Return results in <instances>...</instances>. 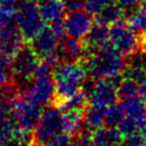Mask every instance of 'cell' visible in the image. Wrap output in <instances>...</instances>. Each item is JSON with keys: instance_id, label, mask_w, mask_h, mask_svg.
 <instances>
[{"instance_id": "5bb4252c", "label": "cell", "mask_w": 146, "mask_h": 146, "mask_svg": "<svg viewBox=\"0 0 146 146\" xmlns=\"http://www.w3.org/2000/svg\"><path fill=\"white\" fill-rule=\"evenodd\" d=\"M110 39H111V33H110V29L107 25L97 23L95 26H92L84 39V43L88 50V56L92 51L97 50L98 48H100L102 46L111 41Z\"/></svg>"}, {"instance_id": "e0dca14e", "label": "cell", "mask_w": 146, "mask_h": 146, "mask_svg": "<svg viewBox=\"0 0 146 146\" xmlns=\"http://www.w3.org/2000/svg\"><path fill=\"white\" fill-rule=\"evenodd\" d=\"M39 9L42 18L46 22L52 23V22L63 19L66 7L63 0H44L41 2Z\"/></svg>"}, {"instance_id": "8992f818", "label": "cell", "mask_w": 146, "mask_h": 146, "mask_svg": "<svg viewBox=\"0 0 146 146\" xmlns=\"http://www.w3.org/2000/svg\"><path fill=\"white\" fill-rule=\"evenodd\" d=\"M60 133H63L62 113L51 106L42 112L41 119L32 132V146H44Z\"/></svg>"}, {"instance_id": "6da1fadb", "label": "cell", "mask_w": 146, "mask_h": 146, "mask_svg": "<svg viewBox=\"0 0 146 146\" xmlns=\"http://www.w3.org/2000/svg\"><path fill=\"white\" fill-rule=\"evenodd\" d=\"M90 78L89 70L84 59L62 60L54 66L52 79L55 81V94L51 106L59 110L62 105L84 88Z\"/></svg>"}, {"instance_id": "cb8c5ba5", "label": "cell", "mask_w": 146, "mask_h": 146, "mask_svg": "<svg viewBox=\"0 0 146 146\" xmlns=\"http://www.w3.org/2000/svg\"><path fill=\"white\" fill-rule=\"evenodd\" d=\"M144 124L145 123L143 121H140L139 119L133 117V116H130V115H125L124 119L119 123L117 129L120 130V132L124 137V136H128V135L138 132L143 128Z\"/></svg>"}, {"instance_id": "8fae6325", "label": "cell", "mask_w": 146, "mask_h": 146, "mask_svg": "<svg viewBox=\"0 0 146 146\" xmlns=\"http://www.w3.org/2000/svg\"><path fill=\"white\" fill-rule=\"evenodd\" d=\"M64 24L68 36L83 39L92 27V17L88 11H70L64 19Z\"/></svg>"}, {"instance_id": "d590c367", "label": "cell", "mask_w": 146, "mask_h": 146, "mask_svg": "<svg viewBox=\"0 0 146 146\" xmlns=\"http://www.w3.org/2000/svg\"><path fill=\"white\" fill-rule=\"evenodd\" d=\"M38 1H40V2H42V1H44V0H38Z\"/></svg>"}, {"instance_id": "7c38bea8", "label": "cell", "mask_w": 146, "mask_h": 146, "mask_svg": "<svg viewBox=\"0 0 146 146\" xmlns=\"http://www.w3.org/2000/svg\"><path fill=\"white\" fill-rule=\"evenodd\" d=\"M59 38L56 35L51 26H43L41 31L31 40V46L41 59L59 48Z\"/></svg>"}, {"instance_id": "603a6c76", "label": "cell", "mask_w": 146, "mask_h": 146, "mask_svg": "<svg viewBox=\"0 0 146 146\" xmlns=\"http://www.w3.org/2000/svg\"><path fill=\"white\" fill-rule=\"evenodd\" d=\"M139 95V84L132 79L123 78L120 86L117 87V96L119 100H125Z\"/></svg>"}, {"instance_id": "484cf974", "label": "cell", "mask_w": 146, "mask_h": 146, "mask_svg": "<svg viewBox=\"0 0 146 146\" xmlns=\"http://www.w3.org/2000/svg\"><path fill=\"white\" fill-rule=\"evenodd\" d=\"M145 141L140 132H135L122 138L120 146H144Z\"/></svg>"}, {"instance_id": "836d02e7", "label": "cell", "mask_w": 146, "mask_h": 146, "mask_svg": "<svg viewBox=\"0 0 146 146\" xmlns=\"http://www.w3.org/2000/svg\"><path fill=\"white\" fill-rule=\"evenodd\" d=\"M11 60V58L3 51V49L1 48V46H0V63H3V62H10Z\"/></svg>"}, {"instance_id": "2e32d148", "label": "cell", "mask_w": 146, "mask_h": 146, "mask_svg": "<svg viewBox=\"0 0 146 146\" xmlns=\"http://www.w3.org/2000/svg\"><path fill=\"white\" fill-rule=\"evenodd\" d=\"M62 50L66 60H82L87 58L88 50L83 39L70 36L63 41Z\"/></svg>"}, {"instance_id": "f1b7e54d", "label": "cell", "mask_w": 146, "mask_h": 146, "mask_svg": "<svg viewBox=\"0 0 146 146\" xmlns=\"http://www.w3.org/2000/svg\"><path fill=\"white\" fill-rule=\"evenodd\" d=\"M50 26L52 27V30H54V32L56 33V35H57L60 40H64L65 34H67V33H66V29H65L64 21H63V19H59V21L52 22Z\"/></svg>"}, {"instance_id": "d4e9b609", "label": "cell", "mask_w": 146, "mask_h": 146, "mask_svg": "<svg viewBox=\"0 0 146 146\" xmlns=\"http://www.w3.org/2000/svg\"><path fill=\"white\" fill-rule=\"evenodd\" d=\"M71 146H95L91 132L86 128H83L80 132L72 136Z\"/></svg>"}, {"instance_id": "7402d4cb", "label": "cell", "mask_w": 146, "mask_h": 146, "mask_svg": "<svg viewBox=\"0 0 146 146\" xmlns=\"http://www.w3.org/2000/svg\"><path fill=\"white\" fill-rule=\"evenodd\" d=\"M17 125L13 119H5L0 122V146H8L15 140Z\"/></svg>"}, {"instance_id": "52a82bcc", "label": "cell", "mask_w": 146, "mask_h": 146, "mask_svg": "<svg viewBox=\"0 0 146 146\" xmlns=\"http://www.w3.org/2000/svg\"><path fill=\"white\" fill-rule=\"evenodd\" d=\"M10 115L17 128L25 132L32 133L41 119L42 110L40 105L21 95L14 102L10 108Z\"/></svg>"}, {"instance_id": "9c48e42d", "label": "cell", "mask_w": 146, "mask_h": 146, "mask_svg": "<svg viewBox=\"0 0 146 146\" xmlns=\"http://www.w3.org/2000/svg\"><path fill=\"white\" fill-rule=\"evenodd\" d=\"M54 94L55 81L52 79V75H50L33 78V80L30 82V84L22 95L40 106H47L51 104Z\"/></svg>"}, {"instance_id": "d6a6232c", "label": "cell", "mask_w": 146, "mask_h": 146, "mask_svg": "<svg viewBox=\"0 0 146 146\" xmlns=\"http://www.w3.org/2000/svg\"><path fill=\"white\" fill-rule=\"evenodd\" d=\"M140 54L146 57V34H141V44H140Z\"/></svg>"}, {"instance_id": "4fadbf2b", "label": "cell", "mask_w": 146, "mask_h": 146, "mask_svg": "<svg viewBox=\"0 0 146 146\" xmlns=\"http://www.w3.org/2000/svg\"><path fill=\"white\" fill-rule=\"evenodd\" d=\"M84 110L86 108H72L63 111V132L71 137L80 132L84 128Z\"/></svg>"}, {"instance_id": "277c9868", "label": "cell", "mask_w": 146, "mask_h": 146, "mask_svg": "<svg viewBox=\"0 0 146 146\" xmlns=\"http://www.w3.org/2000/svg\"><path fill=\"white\" fill-rule=\"evenodd\" d=\"M111 42L114 48L120 51L127 58H131L138 54H140V44H141V34L136 32L130 27L128 22L119 21L111 25Z\"/></svg>"}, {"instance_id": "3957f363", "label": "cell", "mask_w": 146, "mask_h": 146, "mask_svg": "<svg viewBox=\"0 0 146 146\" xmlns=\"http://www.w3.org/2000/svg\"><path fill=\"white\" fill-rule=\"evenodd\" d=\"M40 63V57L31 44H23L11 58L13 81L21 88L22 94L33 80Z\"/></svg>"}, {"instance_id": "83f0119b", "label": "cell", "mask_w": 146, "mask_h": 146, "mask_svg": "<svg viewBox=\"0 0 146 146\" xmlns=\"http://www.w3.org/2000/svg\"><path fill=\"white\" fill-rule=\"evenodd\" d=\"M71 136L67 133H60L57 137H55L52 140H50L44 146H71Z\"/></svg>"}, {"instance_id": "9a60e30c", "label": "cell", "mask_w": 146, "mask_h": 146, "mask_svg": "<svg viewBox=\"0 0 146 146\" xmlns=\"http://www.w3.org/2000/svg\"><path fill=\"white\" fill-rule=\"evenodd\" d=\"M95 146H120L122 141V133L117 127H100L91 132Z\"/></svg>"}, {"instance_id": "ac0fdd59", "label": "cell", "mask_w": 146, "mask_h": 146, "mask_svg": "<svg viewBox=\"0 0 146 146\" xmlns=\"http://www.w3.org/2000/svg\"><path fill=\"white\" fill-rule=\"evenodd\" d=\"M124 8L120 5L108 3L98 14L95 15V21L98 24L111 26L114 23L121 21L124 16Z\"/></svg>"}, {"instance_id": "5b68a950", "label": "cell", "mask_w": 146, "mask_h": 146, "mask_svg": "<svg viewBox=\"0 0 146 146\" xmlns=\"http://www.w3.org/2000/svg\"><path fill=\"white\" fill-rule=\"evenodd\" d=\"M15 22L25 40H32L44 26V19L41 16L40 9L35 1H21L15 15Z\"/></svg>"}, {"instance_id": "30bf717a", "label": "cell", "mask_w": 146, "mask_h": 146, "mask_svg": "<svg viewBox=\"0 0 146 146\" xmlns=\"http://www.w3.org/2000/svg\"><path fill=\"white\" fill-rule=\"evenodd\" d=\"M23 35L15 22V18L0 17V46L3 51L13 58L23 46Z\"/></svg>"}, {"instance_id": "ffe728a7", "label": "cell", "mask_w": 146, "mask_h": 146, "mask_svg": "<svg viewBox=\"0 0 146 146\" xmlns=\"http://www.w3.org/2000/svg\"><path fill=\"white\" fill-rule=\"evenodd\" d=\"M127 22L139 34H146V6H137L129 9Z\"/></svg>"}, {"instance_id": "e575fe53", "label": "cell", "mask_w": 146, "mask_h": 146, "mask_svg": "<svg viewBox=\"0 0 146 146\" xmlns=\"http://www.w3.org/2000/svg\"><path fill=\"white\" fill-rule=\"evenodd\" d=\"M140 133H141V136H143V138H144V141H145V144H146V123L143 125V128L140 129Z\"/></svg>"}, {"instance_id": "4316f807", "label": "cell", "mask_w": 146, "mask_h": 146, "mask_svg": "<svg viewBox=\"0 0 146 146\" xmlns=\"http://www.w3.org/2000/svg\"><path fill=\"white\" fill-rule=\"evenodd\" d=\"M110 0H86V5L84 8L88 13H90L91 15H96L98 14L106 5H108Z\"/></svg>"}, {"instance_id": "f546056e", "label": "cell", "mask_w": 146, "mask_h": 146, "mask_svg": "<svg viewBox=\"0 0 146 146\" xmlns=\"http://www.w3.org/2000/svg\"><path fill=\"white\" fill-rule=\"evenodd\" d=\"M64 5L66 7V10L68 11H75V10H82L86 5V0H63Z\"/></svg>"}, {"instance_id": "ba28073f", "label": "cell", "mask_w": 146, "mask_h": 146, "mask_svg": "<svg viewBox=\"0 0 146 146\" xmlns=\"http://www.w3.org/2000/svg\"><path fill=\"white\" fill-rule=\"evenodd\" d=\"M122 80V73L113 78L96 79L94 84H91L89 91L90 104L102 107H108L112 104L116 103V100L119 99L117 87L120 86Z\"/></svg>"}, {"instance_id": "44dd1931", "label": "cell", "mask_w": 146, "mask_h": 146, "mask_svg": "<svg viewBox=\"0 0 146 146\" xmlns=\"http://www.w3.org/2000/svg\"><path fill=\"white\" fill-rule=\"evenodd\" d=\"M127 115L125 108L122 103H114L106 110L105 113V125L108 127H117L119 123Z\"/></svg>"}, {"instance_id": "4dcf8cb0", "label": "cell", "mask_w": 146, "mask_h": 146, "mask_svg": "<svg viewBox=\"0 0 146 146\" xmlns=\"http://www.w3.org/2000/svg\"><path fill=\"white\" fill-rule=\"evenodd\" d=\"M119 5L122 6L124 9H131L137 6H140L145 0H117Z\"/></svg>"}, {"instance_id": "8d00e7d4", "label": "cell", "mask_w": 146, "mask_h": 146, "mask_svg": "<svg viewBox=\"0 0 146 146\" xmlns=\"http://www.w3.org/2000/svg\"><path fill=\"white\" fill-rule=\"evenodd\" d=\"M110 1H116V0H110Z\"/></svg>"}, {"instance_id": "1f68e13d", "label": "cell", "mask_w": 146, "mask_h": 146, "mask_svg": "<svg viewBox=\"0 0 146 146\" xmlns=\"http://www.w3.org/2000/svg\"><path fill=\"white\" fill-rule=\"evenodd\" d=\"M8 108L3 105V104H1L0 103V122H2L6 117H7V113H8Z\"/></svg>"}, {"instance_id": "d6986e66", "label": "cell", "mask_w": 146, "mask_h": 146, "mask_svg": "<svg viewBox=\"0 0 146 146\" xmlns=\"http://www.w3.org/2000/svg\"><path fill=\"white\" fill-rule=\"evenodd\" d=\"M106 107L89 104L84 110V128L90 132L105 124Z\"/></svg>"}, {"instance_id": "7a4b0ae2", "label": "cell", "mask_w": 146, "mask_h": 146, "mask_svg": "<svg viewBox=\"0 0 146 146\" xmlns=\"http://www.w3.org/2000/svg\"><path fill=\"white\" fill-rule=\"evenodd\" d=\"M86 63L90 76L95 80L119 75L128 64L127 57L117 51L111 41L92 51L86 58Z\"/></svg>"}]
</instances>
